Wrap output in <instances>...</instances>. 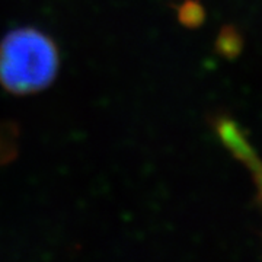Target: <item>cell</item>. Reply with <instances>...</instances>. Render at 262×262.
Returning a JSON list of instances; mask_svg holds the SVG:
<instances>
[{
    "instance_id": "1",
    "label": "cell",
    "mask_w": 262,
    "mask_h": 262,
    "mask_svg": "<svg viewBox=\"0 0 262 262\" xmlns=\"http://www.w3.org/2000/svg\"><path fill=\"white\" fill-rule=\"evenodd\" d=\"M58 70V51L51 38L35 28L10 31L0 42V84L16 95L46 89Z\"/></svg>"
}]
</instances>
